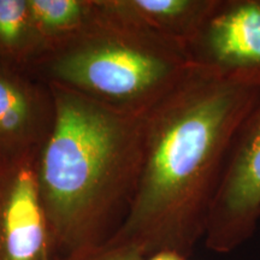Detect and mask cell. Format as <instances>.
I'll use <instances>...</instances> for the list:
<instances>
[{"label": "cell", "instance_id": "obj_1", "mask_svg": "<svg viewBox=\"0 0 260 260\" xmlns=\"http://www.w3.org/2000/svg\"><path fill=\"white\" fill-rule=\"evenodd\" d=\"M260 87L191 63L144 113V160L129 212L112 241L147 256L189 258L207 222L233 141Z\"/></svg>", "mask_w": 260, "mask_h": 260}, {"label": "cell", "instance_id": "obj_2", "mask_svg": "<svg viewBox=\"0 0 260 260\" xmlns=\"http://www.w3.org/2000/svg\"><path fill=\"white\" fill-rule=\"evenodd\" d=\"M53 125L38 159L52 258L102 245L129 212L144 160V115L50 83Z\"/></svg>", "mask_w": 260, "mask_h": 260}, {"label": "cell", "instance_id": "obj_3", "mask_svg": "<svg viewBox=\"0 0 260 260\" xmlns=\"http://www.w3.org/2000/svg\"><path fill=\"white\" fill-rule=\"evenodd\" d=\"M191 64L186 47L99 8L92 21L29 74L122 111L144 115Z\"/></svg>", "mask_w": 260, "mask_h": 260}, {"label": "cell", "instance_id": "obj_4", "mask_svg": "<svg viewBox=\"0 0 260 260\" xmlns=\"http://www.w3.org/2000/svg\"><path fill=\"white\" fill-rule=\"evenodd\" d=\"M260 219V103L234 139L205 234L210 251L226 254L254 235Z\"/></svg>", "mask_w": 260, "mask_h": 260}, {"label": "cell", "instance_id": "obj_5", "mask_svg": "<svg viewBox=\"0 0 260 260\" xmlns=\"http://www.w3.org/2000/svg\"><path fill=\"white\" fill-rule=\"evenodd\" d=\"M39 153L32 149L0 157V260L52 258L38 182Z\"/></svg>", "mask_w": 260, "mask_h": 260}, {"label": "cell", "instance_id": "obj_6", "mask_svg": "<svg viewBox=\"0 0 260 260\" xmlns=\"http://www.w3.org/2000/svg\"><path fill=\"white\" fill-rule=\"evenodd\" d=\"M187 51L195 65L260 87V0H220Z\"/></svg>", "mask_w": 260, "mask_h": 260}, {"label": "cell", "instance_id": "obj_7", "mask_svg": "<svg viewBox=\"0 0 260 260\" xmlns=\"http://www.w3.org/2000/svg\"><path fill=\"white\" fill-rule=\"evenodd\" d=\"M53 119L48 84L27 71L0 65V157L41 149Z\"/></svg>", "mask_w": 260, "mask_h": 260}, {"label": "cell", "instance_id": "obj_8", "mask_svg": "<svg viewBox=\"0 0 260 260\" xmlns=\"http://www.w3.org/2000/svg\"><path fill=\"white\" fill-rule=\"evenodd\" d=\"M104 11L188 47L220 0H96Z\"/></svg>", "mask_w": 260, "mask_h": 260}, {"label": "cell", "instance_id": "obj_9", "mask_svg": "<svg viewBox=\"0 0 260 260\" xmlns=\"http://www.w3.org/2000/svg\"><path fill=\"white\" fill-rule=\"evenodd\" d=\"M28 2L40 46L39 59L76 37L95 15V0Z\"/></svg>", "mask_w": 260, "mask_h": 260}, {"label": "cell", "instance_id": "obj_10", "mask_svg": "<svg viewBox=\"0 0 260 260\" xmlns=\"http://www.w3.org/2000/svg\"><path fill=\"white\" fill-rule=\"evenodd\" d=\"M39 57L28 0H0V65L29 73Z\"/></svg>", "mask_w": 260, "mask_h": 260}, {"label": "cell", "instance_id": "obj_11", "mask_svg": "<svg viewBox=\"0 0 260 260\" xmlns=\"http://www.w3.org/2000/svg\"><path fill=\"white\" fill-rule=\"evenodd\" d=\"M54 260H146L138 247L107 240L102 245L88 247Z\"/></svg>", "mask_w": 260, "mask_h": 260}, {"label": "cell", "instance_id": "obj_12", "mask_svg": "<svg viewBox=\"0 0 260 260\" xmlns=\"http://www.w3.org/2000/svg\"><path fill=\"white\" fill-rule=\"evenodd\" d=\"M146 260H189V258L175 251H160L147 256Z\"/></svg>", "mask_w": 260, "mask_h": 260}, {"label": "cell", "instance_id": "obj_13", "mask_svg": "<svg viewBox=\"0 0 260 260\" xmlns=\"http://www.w3.org/2000/svg\"><path fill=\"white\" fill-rule=\"evenodd\" d=\"M47 260H53V259H52V258H50V259H47Z\"/></svg>", "mask_w": 260, "mask_h": 260}]
</instances>
